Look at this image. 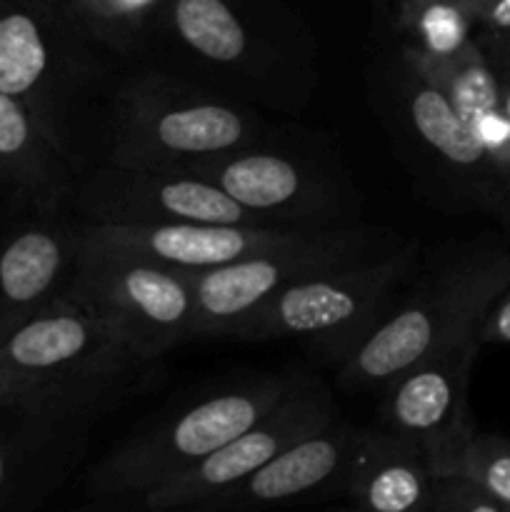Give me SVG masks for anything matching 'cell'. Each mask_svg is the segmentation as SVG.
I'll return each mask as SVG.
<instances>
[{
  "instance_id": "cell-2",
  "label": "cell",
  "mask_w": 510,
  "mask_h": 512,
  "mask_svg": "<svg viewBox=\"0 0 510 512\" xmlns=\"http://www.w3.org/2000/svg\"><path fill=\"white\" fill-rule=\"evenodd\" d=\"M510 285V253L498 243H450L420 258L393 308L340 360L345 390H383L413 365L478 338Z\"/></svg>"
},
{
  "instance_id": "cell-10",
  "label": "cell",
  "mask_w": 510,
  "mask_h": 512,
  "mask_svg": "<svg viewBox=\"0 0 510 512\" xmlns=\"http://www.w3.org/2000/svg\"><path fill=\"white\" fill-rule=\"evenodd\" d=\"M405 238L373 225H343V228L310 230L303 238L223 265V268L188 273L198 300L200 338H230L235 325L243 323L258 305L273 298L290 283L330 265L370 258L398 248Z\"/></svg>"
},
{
  "instance_id": "cell-3",
  "label": "cell",
  "mask_w": 510,
  "mask_h": 512,
  "mask_svg": "<svg viewBox=\"0 0 510 512\" xmlns=\"http://www.w3.org/2000/svg\"><path fill=\"white\" fill-rule=\"evenodd\" d=\"M263 110L153 65H128L100 125L98 165L180 168L268 135Z\"/></svg>"
},
{
  "instance_id": "cell-5",
  "label": "cell",
  "mask_w": 510,
  "mask_h": 512,
  "mask_svg": "<svg viewBox=\"0 0 510 512\" xmlns=\"http://www.w3.org/2000/svg\"><path fill=\"white\" fill-rule=\"evenodd\" d=\"M0 358L30 380L43 405L98 420L145 393L160 373V358L70 303L10 328Z\"/></svg>"
},
{
  "instance_id": "cell-12",
  "label": "cell",
  "mask_w": 510,
  "mask_h": 512,
  "mask_svg": "<svg viewBox=\"0 0 510 512\" xmlns=\"http://www.w3.org/2000/svg\"><path fill=\"white\" fill-rule=\"evenodd\" d=\"M70 210L83 223L98 225H270L218 185L175 168L93 165L80 173Z\"/></svg>"
},
{
  "instance_id": "cell-4",
  "label": "cell",
  "mask_w": 510,
  "mask_h": 512,
  "mask_svg": "<svg viewBox=\"0 0 510 512\" xmlns=\"http://www.w3.org/2000/svg\"><path fill=\"white\" fill-rule=\"evenodd\" d=\"M290 373L245 375L148 420L85 475V500L98 510H138L145 495L243 433L285 393Z\"/></svg>"
},
{
  "instance_id": "cell-18",
  "label": "cell",
  "mask_w": 510,
  "mask_h": 512,
  "mask_svg": "<svg viewBox=\"0 0 510 512\" xmlns=\"http://www.w3.org/2000/svg\"><path fill=\"white\" fill-rule=\"evenodd\" d=\"M168 0H60L58 18L120 65L140 58Z\"/></svg>"
},
{
  "instance_id": "cell-1",
  "label": "cell",
  "mask_w": 510,
  "mask_h": 512,
  "mask_svg": "<svg viewBox=\"0 0 510 512\" xmlns=\"http://www.w3.org/2000/svg\"><path fill=\"white\" fill-rule=\"evenodd\" d=\"M133 65H153L253 105L303 113L318 88V43L278 0H168Z\"/></svg>"
},
{
  "instance_id": "cell-9",
  "label": "cell",
  "mask_w": 510,
  "mask_h": 512,
  "mask_svg": "<svg viewBox=\"0 0 510 512\" xmlns=\"http://www.w3.org/2000/svg\"><path fill=\"white\" fill-rule=\"evenodd\" d=\"M65 303L105 320L153 358L200 338L188 273L83 243Z\"/></svg>"
},
{
  "instance_id": "cell-15",
  "label": "cell",
  "mask_w": 510,
  "mask_h": 512,
  "mask_svg": "<svg viewBox=\"0 0 510 512\" xmlns=\"http://www.w3.org/2000/svg\"><path fill=\"white\" fill-rule=\"evenodd\" d=\"M80 220V218H78ZM310 230L285 225L228 223H163V225H98L80 220L83 243L113 253L150 260L180 273L223 268L268 250L283 248Z\"/></svg>"
},
{
  "instance_id": "cell-25",
  "label": "cell",
  "mask_w": 510,
  "mask_h": 512,
  "mask_svg": "<svg viewBox=\"0 0 510 512\" xmlns=\"http://www.w3.org/2000/svg\"><path fill=\"white\" fill-rule=\"evenodd\" d=\"M498 70V80H500V103H503V110L505 115L510 118V73L508 70Z\"/></svg>"
},
{
  "instance_id": "cell-24",
  "label": "cell",
  "mask_w": 510,
  "mask_h": 512,
  "mask_svg": "<svg viewBox=\"0 0 510 512\" xmlns=\"http://www.w3.org/2000/svg\"><path fill=\"white\" fill-rule=\"evenodd\" d=\"M480 48L485 50V55L490 58V63L500 70H508L510 73V33L505 35H495V38H485L478 40Z\"/></svg>"
},
{
  "instance_id": "cell-11",
  "label": "cell",
  "mask_w": 510,
  "mask_h": 512,
  "mask_svg": "<svg viewBox=\"0 0 510 512\" xmlns=\"http://www.w3.org/2000/svg\"><path fill=\"white\" fill-rule=\"evenodd\" d=\"M338 418L335 395L318 375L293 370L285 393L250 428L145 495L138 512H200L208 500L238 485L303 435Z\"/></svg>"
},
{
  "instance_id": "cell-7",
  "label": "cell",
  "mask_w": 510,
  "mask_h": 512,
  "mask_svg": "<svg viewBox=\"0 0 510 512\" xmlns=\"http://www.w3.org/2000/svg\"><path fill=\"white\" fill-rule=\"evenodd\" d=\"M175 170L218 185L270 225L343 228L360 223V193L338 150L295 125H275L255 143Z\"/></svg>"
},
{
  "instance_id": "cell-6",
  "label": "cell",
  "mask_w": 510,
  "mask_h": 512,
  "mask_svg": "<svg viewBox=\"0 0 510 512\" xmlns=\"http://www.w3.org/2000/svg\"><path fill=\"white\" fill-rule=\"evenodd\" d=\"M368 85L375 113L430 203L503 210L498 178L478 138L445 90L420 73L403 48L368 70Z\"/></svg>"
},
{
  "instance_id": "cell-13",
  "label": "cell",
  "mask_w": 510,
  "mask_h": 512,
  "mask_svg": "<svg viewBox=\"0 0 510 512\" xmlns=\"http://www.w3.org/2000/svg\"><path fill=\"white\" fill-rule=\"evenodd\" d=\"M480 340L470 338L400 373L380 390V428L413 443L438 475L458 473L475 435L468 413L470 370Z\"/></svg>"
},
{
  "instance_id": "cell-22",
  "label": "cell",
  "mask_w": 510,
  "mask_h": 512,
  "mask_svg": "<svg viewBox=\"0 0 510 512\" xmlns=\"http://www.w3.org/2000/svg\"><path fill=\"white\" fill-rule=\"evenodd\" d=\"M468 5L485 38L510 33V0H468Z\"/></svg>"
},
{
  "instance_id": "cell-21",
  "label": "cell",
  "mask_w": 510,
  "mask_h": 512,
  "mask_svg": "<svg viewBox=\"0 0 510 512\" xmlns=\"http://www.w3.org/2000/svg\"><path fill=\"white\" fill-rule=\"evenodd\" d=\"M430 512H505L503 505L490 498L473 478L448 473L435 478Z\"/></svg>"
},
{
  "instance_id": "cell-8",
  "label": "cell",
  "mask_w": 510,
  "mask_h": 512,
  "mask_svg": "<svg viewBox=\"0 0 510 512\" xmlns=\"http://www.w3.org/2000/svg\"><path fill=\"white\" fill-rule=\"evenodd\" d=\"M420 258L423 248L418 240H403L388 253L318 270L258 305L235 325L230 338H303L328 363L338 365L393 308L418 270Z\"/></svg>"
},
{
  "instance_id": "cell-19",
  "label": "cell",
  "mask_w": 510,
  "mask_h": 512,
  "mask_svg": "<svg viewBox=\"0 0 510 512\" xmlns=\"http://www.w3.org/2000/svg\"><path fill=\"white\" fill-rule=\"evenodd\" d=\"M398 23L408 48L430 60H448L473 43L468 0H408L398 5Z\"/></svg>"
},
{
  "instance_id": "cell-20",
  "label": "cell",
  "mask_w": 510,
  "mask_h": 512,
  "mask_svg": "<svg viewBox=\"0 0 510 512\" xmlns=\"http://www.w3.org/2000/svg\"><path fill=\"white\" fill-rule=\"evenodd\" d=\"M458 473L473 478L490 498L510 512V440L475 430L460 458Z\"/></svg>"
},
{
  "instance_id": "cell-17",
  "label": "cell",
  "mask_w": 510,
  "mask_h": 512,
  "mask_svg": "<svg viewBox=\"0 0 510 512\" xmlns=\"http://www.w3.org/2000/svg\"><path fill=\"white\" fill-rule=\"evenodd\" d=\"M435 473L425 455L388 428H365L343 500L370 512H430Z\"/></svg>"
},
{
  "instance_id": "cell-16",
  "label": "cell",
  "mask_w": 510,
  "mask_h": 512,
  "mask_svg": "<svg viewBox=\"0 0 510 512\" xmlns=\"http://www.w3.org/2000/svg\"><path fill=\"white\" fill-rule=\"evenodd\" d=\"M80 250V220L70 208L43 210L40 220L5 240L0 248V315L8 330L65 303Z\"/></svg>"
},
{
  "instance_id": "cell-26",
  "label": "cell",
  "mask_w": 510,
  "mask_h": 512,
  "mask_svg": "<svg viewBox=\"0 0 510 512\" xmlns=\"http://www.w3.org/2000/svg\"><path fill=\"white\" fill-rule=\"evenodd\" d=\"M5 488V458H3V445H0V493Z\"/></svg>"
},
{
  "instance_id": "cell-27",
  "label": "cell",
  "mask_w": 510,
  "mask_h": 512,
  "mask_svg": "<svg viewBox=\"0 0 510 512\" xmlns=\"http://www.w3.org/2000/svg\"><path fill=\"white\" fill-rule=\"evenodd\" d=\"M400 3H408V0H400Z\"/></svg>"
},
{
  "instance_id": "cell-23",
  "label": "cell",
  "mask_w": 510,
  "mask_h": 512,
  "mask_svg": "<svg viewBox=\"0 0 510 512\" xmlns=\"http://www.w3.org/2000/svg\"><path fill=\"white\" fill-rule=\"evenodd\" d=\"M480 345L485 343H510V285L503 290L490 313L485 315L483 325L478 330Z\"/></svg>"
},
{
  "instance_id": "cell-14",
  "label": "cell",
  "mask_w": 510,
  "mask_h": 512,
  "mask_svg": "<svg viewBox=\"0 0 510 512\" xmlns=\"http://www.w3.org/2000/svg\"><path fill=\"white\" fill-rule=\"evenodd\" d=\"M363 435L365 428L338 415L323 428L295 440L238 485L215 495L200 512L260 510L343 500L350 465Z\"/></svg>"
}]
</instances>
